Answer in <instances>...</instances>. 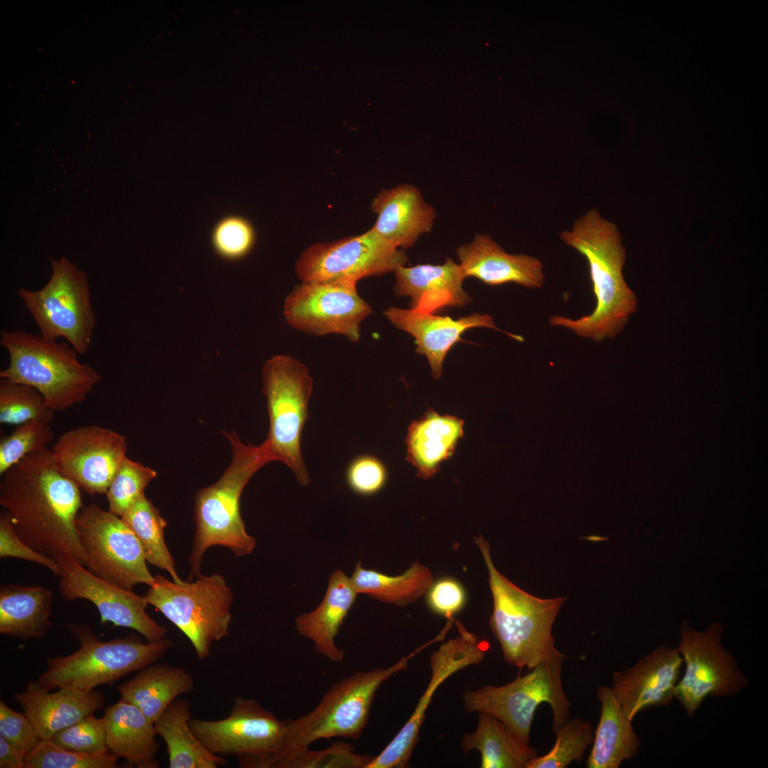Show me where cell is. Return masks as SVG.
Masks as SVG:
<instances>
[{
  "instance_id": "obj_1",
  "label": "cell",
  "mask_w": 768,
  "mask_h": 768,
  "mask_svg": "<svg viewBox=\"0 0 768 768\" xmlns=\"http://www.w3.org/2000/svg\"><path fill=\"white\" fill-rule=\"evenodd\" d=\"M1 476L0 505L20 538L55 560L70 556L85 566L75 528L80 489L57 468L51 449L26 455Z\"/></svg>"
},
{
  "instance_id": "obj_2",
  "label": "cell",
  "mask_w": 768,
  "mask_h": 768,
  "mask_svg": "<svg viewBox=\"0 0 768 768\" xmlns=\"http://www.w3.org/2000/svg\"><path fill=\"white\" fill-rule=\"evenodd\" d=\"M560 237L586 259L596 306L591 314L576 319L551 316L550 324L597 342L613 338L637 308L636 297L623 276L626 251L617 225L592 208Z\"/></svg>"
},
{
  "instance_id": "obj_3",
  "label": "cell",
  "mask_w": 768,
  "mask_h": 768,
  "mask_svg": "<svg viewBox=\"0 0 768 768\" xmlns=\"http://www.w3.org/2000/svg\"><path fill=\"white\" fill-rule=\"evenodd\" d=\"M225 435L232 447L230 464L215 483L200 489L195 496L196 530L189 579L200 575L203 555L212 546L227 548L237 557L250 555L256 546V539L247 533L240 515V496L253 474L274 460L263 442L245 444L234 432Z\"/></svg>"
},
{
  "instance_id": "obj_4",
  "label": "cell",
  "mask_w": 768,
  "mask_h": 768,
  "mask_svg": "<svg viewBox=\"0 0 768 768\" xmlns=\"http://www.w3.org/2000/svg\"><path fill=\"white\" fill-rule=\"evenodd\" d=\"M489 572L493 597L491 629L506 662L532 669L539 663L567 656L555 646L552 629L566 598L541 599L522 590L495 567L484 538H474Z\"/></svg>"
},
{
  "instance_id": "obj_5",
  "label": "cell",
  "mask_w": 768,
  "mask_h": 768,
  "mask_svg": "<svg viewBox=\"0 0 768 768\" xmlns=\"http://www.w3.org/2000/svg\"><path fill=\"white\" fill-rule=\"evenodd\" d=\"M0 344L9 357L1 379L34 388L54 412L84 401L102 380L95 368L79 361L80 354L68 342L2 329Z\"/></svg>"
},
{
  "instance_id": "obj_6",
  "label": "cell",
  "mask_w": 768,
  "mask_h": 768,
  "mask_svg": "<svg viewBox=\"0 0 768 768\" xmlns=\"http://www.w3.org/2000/svg\"><path fill=\"white\" fill-rule=\"evenodd\" d=\"M441 640L437 635L387 668H375L353 673L334 684L309 713L284 720V748L271 766L304 750L317 740L343 737L358 740L368 722L371 705L380 686L391 676L406 669L409 662L432 644Z\"/></svg>"
},
{
  "instance_id": "obj_7",
  "label": "cell",
  "mask_w": 768,
  "mask_h": 768,
  "mask_svg": "<svg viewBox=\"0 0 768 768\" xmlns=\"http://www.w3.org/2000/svg\"><path fill=\"white\" fill-rule=\"evenodd\" d=\"M65 626L80 647L69 655L46 659L47 668L36 681L48 691L58 688L91 691L155 663L171 646L166 637L151 642L133 636L102 641L86 624Z\"/></svg>"
},
{
  "instance_id": "obj_8",
  "label": "cell",
  "mask_w": 768,
  "mask_h": 768,
  "mask_svg": "<svg viewBox=\"0 0 768 768\" xmlns=\"http://www.w3.org/2000/svg\"><path fill=\"white\" fill-rule=\"evenodd\" d=\"M262 380L270 421L264 443L273 460L286 464L299 483L306 486L310 477L304 463L301 440L309 417L313 379L302 363L281 354L264 364Z\"/></svg>"
},
{
  "instance_id": "obj_9",
  "label": "cell",
  "mask_w": 768,
  "mask_h": 768,
  "mask_svg": "<svg viewBox=\"0 0 768 768\" xmlns=\"http://www.w3.org/2000/svg\"><path fill=\"white\" fill-rule=\"evenodd\" d=\"M144 597L183 632L199 659L206 658L213 643L229 634L233 597L220 574L199 575L182 584L156 575Z\"/></svg>"
},
{
  "instance_id": "obj_10",
  "label": "cell",
  "mask_w": 768,
  "mask_h": 768,
  "mask_svg": "<svg viewBox=\"0 0 768 768\" xmlns=\"http://www.w3.org/2000/svg\"><path fill=\"white\" fill-rule=\"evenodd\" d=\"M566 658L545 661L503 686L488 685L465 691L464 709L496 717L530 745L535 712L539 705L548 703L553 713L554 733L570 716L571 705L562 683V662Z\"/></svg>"
},
{
  "instance_id": "obj_11",
  "label": "cell",
  "mask_w": 768,
  "mask_h": 768,
  "mask_svg": "<svg viewBox=\"0 0 768 768\" xmlns=\"http://www.w3.org/2000/svg\"><path fill=\"white\" fill-rule=\"evenodd\" d=\"M50 267L52 274L44 287L38 290L20 287L16 294L41 335L51 340L63 338L83 355L96 324L88 277L65 257L51 260Z\"/></svg>"
},
{
  "instance_id": "obj_12",
  "label": "cell",
  "mask_w": 768,
  "mask_h": 768,
  "mask_svg": "<svg viewBox=\"0 0 768 768\" xmlns=\"http://www.w3.org/2000/svg\"><path fill=\"white\" fill-rule=\"evenodd\" d=\"M191 727L203 745L221 757L233 756L242 768H271L284 745L286 723L255 699L236 697L228 717L191 718Z\"/></svg>"
},
{
  "instance_id": "obj_13",
  "label": "cell",
  "mask_w": 768,
  "mask_h": 768,
  "mask_svg": "<svg viewBox=\"0 0 768 768\" xmlns=\"http://www.w3.org/2000/svg\"><path fill=\"white\" fill-rule=\"evenodd\" d=\"M723 632L719 622L711 623L703 631L686 621L680 626L677 649L686 669L676 686L674 697L690 718L706 698L733 696L750 686L735 657L722 644Z\"/></svg>"
},
{
  "instance_id": "obj_14",
  "label": "cell",
  "mask_w": 768,
  "mask_h": 768,
  "mask_svg": "<svg viewBox=\"0 0 768 768\" xmlns=\"http://www.w3.org/2000/svg\"><path fill=\"white\" fill-rule=\"evenodd\" d=\"M75 528L93 574L131 590L140 583L154 585L141 543L121 517L91 503L78 513Z\"/></svg>"
},
{
  "instance_id": "obj_15",
  "label": "cell",
  "mask_w": 768,
  "mask_h": 768,
  "mask_svg": "<svg viewBox=\"0 0 768 768\" xmlns=\"http://www.w3.org/2000/svg\"><path fill=\"white\" fill-rule=\"evenodd\" d=\"M356 283L343 280L302 282L284 302L283 314L294 329L313 336L336 334L356 342L360 324L372 313Z\"/></svg>"
},
{
  "instance_id": "obj_16",
  "label": "cell",
  "mask_w": 768,
  "mask_h": 768,
  "mask_svg": "<svg viewBox=\"0 0 768 768\" xmlns=\"http://www.w3.org/2000/svg\"><path fill=\"white\" fill-rule=\"evenodd\" d=\"M407 257L371 228L331 242H317L304 250L295 264L302 282L343 280L357 283L364 277L394 272Z\"/></svg>"
},
{
  "instance_id": "obj_17",
  "label": "cell",
  "mask_w": 768,
  "mask_h": 768,
  "mask_svg": "<svg viewBox=\"0 0 768 768\" xmlns=\"http://www.w3.org/2000/svg\"><path fill=\"white\" fill-rule=\"evenodd\" d=\"M458 636L441 644L431 656V678L415 708L402 728L366 768H405L419 741L426 711L438 687L449 676L466 667L481 663L489 644L454 621Z\"/></svg>"
},
{
  "instance_id": "obj_18",
  "label": "cell",
  "mask_w": 768,
  "mask_h": 768,
  "mask_svg": "<svg viewBox=\"0 0 768 768\" xmlns=\"http://www.w3.org/2000/svg\"><path fill=\"white\" fill-rule=\"evenodd\" d=\"M56 561L61 570L58 588L64 600H88L97 607L102 624L134 629L147 641L165 638L167 629L147 614L144 596L99 577L72 557L62 556Z\"/></svg>"
},
{
  "instance_id": "obj_19",
  "label": "cell",
  "mask_w": 768,
  "mask_h": 768,
  "mask_svg": "<svg viewBox=\"0 0 768 768\" xmlns=\"http://www.w3.org/2000/svg\"><path fill=\"white\" fill-rule=\"evenodd\" d=\"M127 443L119 433L97 425L65 432L51 449L60 471L90 495L106 494L127 457Z\"/></svg>"
},
{
  "instance_id": "obj_20",
  "label": "cell",
  "mask_w": 768,
  "mask_h": 768,
  "mask_svg": "<svg viewBox=\"0 0 768 768\" xmlns=\"http://www.w3.org/2000/svg\"><path fill=\"white\" fill-rule=\"evenodd\" d=\"M683 663L677 648L661 645L631 667L613 672L611 688L630 721L648 708L671 705Z\"/></svg>"
},
{
  "instance_id": "obj_21",
  "label": "cell",
  "mask_w": 768,
  "mask_h": 768,
  "mask_svg": "<svg viewBox=\"0 0 768 768\" xmlns=\"http://www.w3.org/2000/svg\"><path fill=\"white\" fill-rule=\"evenodd\" d=\"M385 317L397 329L412 335L415 339L416 352L427 357L434 379L442 373L444 358L449 350L462 341V334L476 327L497 328L489 314L474 313L457 319L439 316L414 309L390 306L384 311Z\"/></svg>"
},
{
  "instance_id": "obj_22",
  "label": "cell",
  "mask_w": 768,
  "mask_h": 768,
  "mask_svg": "<svg viewBox=\"0 0 768 768\" xmlns=\"http://www.w3.org/2000/svg\"><path fill=\"white\" fill-rule=\"evenodd\" d=\"M466 277L476 278L488 285L515 283L527 288H540L545 281L543 265L537 257L507 253L489 235L476 234L469 243L457 250Z\"/></svg>"
},
{
  "instance_id": "obj_23",
  "label": "cell",
  "mask_w": 768,
  "mask_h": 768,
  "mask_svg": "<svg viewBox=\"0 0 768 768\" xmlns=\"http://www.w3.org/2000/svg\"><path fill=\"white\" fill-rule=\"evenodd\" d=\"M14 699L31 722L40 740H51L61 730L100 710L105 695L95 690L80 692L58 688L51 692L30 681L24 690L14 695Z\"/></svg>"
},
{
  "instance_id": "obj_24",
  "label": "cell",
  "mask_w": 768,
  "mask_h": 768,
  "mask_svg": "<svg viewBox=\"0 0 768 768\" xmlns=\"http://www.w3.org/2000/svg\"><path fill=\"white\" fill-rule=\"evenodd\" d=\"M371 208L377 215L371 229L401 250L410 247L421 235L430 232L436 217L433 207L410 184L380 191L372 201Z\"/></svg>"
},
{
  "instance_id": "obj_25",
  "label": "cell",
  "mask_w": 768,
  "mask_h": 768,
  "mask_svg": "<svg viewBox=\"0 0 768 768\" xmlns=\"http://www.w3.org/2000/svg\"><path fill=\"white\" fill-rule=\"evenodd\" d=\"M397 296L410 298V308L433 313L444 307L463 306L470 297L463 288L466 278L459 264L447 259L443 265L399 267L395 272Z\"/></svg>"
},
{
  "instance_id": "obj_26",
  "label": "cell",
  "mask_w": 768,
  "mask_h": 768,
  "mask_svg": "<svg viewBox=\"0 0 768 768\" xmlns=\"http://www.w3.org/2000/svg\"><path fill=\"white\" fill-rule=\"evenodd\" d=\"M357 594L351 578L341 570H336L329 576L325 596L319 605L295 619L299 634L311 640L315 650L333 663L343 661L344 651L336 646L335 639Z\"/></svg>"
},
{
  "instance_id": "obj_27",
  "label": "cell",
  "mask_w": 768,
  "mask_h": 768,
  "mask_svg": "<svg viewBox=\"0 0 768 768\" xmlns=\"http://www.w3.org/2000/svg\"><path fill=\"white\" fill-rule=\"evenodd\" d=\"M463 436V420L428 409L408 427L406 459L415 467L418 477L430 479L439 471L440 464L454 454Z\"/></svg>"
},
{
  "instance_id": "obj_28",
  "label": "cell",
  "mask_w": 768,
  "mask_h": 768,
  "mask_svg": "<svg viewBox=\"0 0 768 768\" xmlns=\"http://www.w3.org/2000/svg\"><path fill=\"white\" fill-rule=\"evenodd\" d=\"M109 750L138 768H157L159 745L154 722L136 705L120 700L107 707L103 716Z\"/></svg>"
},
{
  "instance_id": "obj_29",
  "label": "cell",
  "mask_w": 768,
  "mask_h": 768,
  "mask_svg": "<svg viewBox=\"0 0 768 768\" xmlns=\"http://www.w3.org/2000/svg\"><path fill=\"white\" fill-rule=\"evenodd\" d=\"M597 697L601 705L600 716L586 766L619 768L623 762L637 755L641 741L612 688L599 686Z\"/></svg>"
},
{
  "instance_id": "obj_30",
  "label": "cell",
  "mask_w": 768,
  "mask_h": 768,
  "mask_svg": "<svg viewBox=\"0 0 768 768\" xmlns=\"http://www.w3.org/2000/svg\"><path fill=\"white\" fill-rule=\"evenodd\" d=\"M53 592L41 585L0 588V634L20 639L43 638L53 625Z\"/></svg>"
},
{
  "instance_id": "obj_31",
  "label": "cell",
  "mask_w": 768,
  "mask_h": 768,
  "mask_svg": "<svg viewBox=\"0 0 768 768\" xmlns=\"http://www.w3.org/2000/svg\"><path fill=\"white\" fill-rule=\"evenodd\" d=\"M193 687V678L186 670L153 663L121 684L118 691L120 700L136 705L154 723L174 700L191 692Z\"/></svg>"
},
{
  "instance_id": "obj_32",
  "label": "cell",
  "mask_w": 768,
  "mask_h": 768,
  "mask_svg": "<svg viewBox=\"0 0 768 768\" xmlns=\"http://www.w3.org/2000/svg\"><path fill=\"white\" fill-rule=\"evenodd\" d=\"M191 703L174 700L154 722L156 735L166 745L170 768H217L226 764L224 757L213 754L193 732Z\"/></svg>"
},
{
  "instance_id": "obj_33",
  "label": "cell",
  "mask_w": 768,
  "mask_h": 768,
  "mask_svg": "<svg viewBox=\"0 0 768 768\" xmlns=\"http://www.w3.org/2000/svg\"><path fill=\"white\" fill-rule=\"evenodd\" d=\"M477 713L475 730L463 736L461 745L465 753L479 752L481 768H526L538 755L535 748L524 743L500 720L486 713Z\"/></svg>"
},
{
  "instance_id": "obj_34",
  "label": "cell",
  "mask_w": 768,
  "mask_h": 768,
  "mask_svg": "<svg viewBox=\"0 0 768 768\" xmlns=\"http://www.w3.org/2000/svg\"><path fill=\"white\" fill-rule=\"evenodd\" d=\"M358 594L378 601L405 606L425 594L434 579L428 567L417 560L402 574L390 576L366 569L358 562L350 577Z\"/></svg>"
},
{
  "instance_id": "obj_35",
  "label": "cell",
  "mask_w": 768,
  "mask_h": 768,
  "mask_svg": "<svg viewBox=\"0 0 768 768\" xmlns=\"http://www.w3.org/2000/svg\"><path fill=\"white\" fill-rule=\"evenodd\" d=\"M121 518L140 542L146 562L169 572L175 582L183 583L176 571L174 560L165 543L166 521L145 494Z\"/></svg>"
},
{
  "instance_id": "obj_36",
  "label": "cell",
  "mask_w": 768,
  "mask_h": 768,
  "mask_svg": "<svg viewBox=\"0 0 768 768\" xmlns=\"http://www.w3.org/2000/svg\"><path fill=\"white\" fill-rule=\"evenodd\" d=\"M54 412L34 388L6 379L0 380V422L19 425L28 422L49 424Z\"/></svg>"
},
{
  "instance_id": "obj_37",
  "label": "cell",
  "mask_w": 768,
  "mask_h": 768,
  "mask_svg": "<svg viewBox=\"0 0 768 768\" xmlns=\"http://www.w3.org/2000/svg\"><path fill=\"white\" fill-rule=\"evenodd\" d=\"M591 724L579 718H569L555 732V742L543 756H535L526 768H566L580 761L594 740Z\"/></svg>"
},
{
  "instance_id": "obj_38",
  "label": "cell",
  "mask_w": 768,
  "mask_h": 768,
  "mask_svg": "<svg viewBox=\"0 0 768 768\" xmlns=\"http://www.w3.org/2000/svg\"><path fill=\"white\" fill-rule=\"evenodd\" d=\"M156 476L151 467L126 457L106 492L108 510L121 517L145 494L146 487Z\"/></svg>"
},
{
  "instance_id": "obj_39",
  "label": "cell",
  "mask_w": 768,
  "mask_h": 768,
  "mask_svg": "<svg viewBox=\"0 0 768 768\" xmlns=\"http://www.w3.org/2000/svg\"><path fill=\"white\" fill-rule=\"evenodd\" d=\"M213 252L230 262L240 260L252 250L256 233L252 223L240 215H228L213 225L210 235Z\"/></svg>"
},
{
  "instance_id": "obj_40",
  "label": "cell",
  "mask_w": 768,
  "mask_h": 768,
  "mask_svg": "<svg viewBox=\"0 0 768 768\" xmlns=\"http://www.w3.org/2000/svg\"><path fill=\"white\" fill-rule=\"evenodd\" d=\"M112 753L90 754L64 749L51 740H41L26 757L24 768H115Z\"/></svg>"
},
{
  "instance_id": "obj_41",
  "label": "cell",
  "mask_w": 768,
  "mask_h": 768,
  "mask_svg": "<svg viewBox=\"0 0 768 768\" xmlns=\"http://www.w3.org/2000/svg\"><path fill=\"white\" fill-rule=\"evenodd\" d=\"M355 750L351 744L337 741L324 750L307 748L293 754L279 761L275 768H365L373 756Z\"/></svg>"
},
{
  "instance_id": "obj_42",
  "label": "cell",
  "mask_w": 768,
  "mask_h": 768,
  "mask_svg": "<svg viewBox=\"0 0 768 768\" xmlns=\"http://www.w3.org/2000/svg\"><path fill=\"white\" fill-rule=\"evenodd\" d=\"M53 437L49 424L28 422L17 425L0 442V474L17 464L26 455L47 447Z\"/></svg>"
},
{
  "instance_id": "obj_43",
  "label": "cell",
  "mask_w": 768,
  "mask_h": 768,
  "mask_svg": "<svg viewBox=\"0 0 768 768\" xmlns=\"http://www.w3.org/2000/svg\"><path fill=\"white\" fill-rule=\"evenodd\" d=\"M88 715L57 733L51 740L74 752L99 754L108 752L105 720Z\"/></svg>"
},
{
  "instance_id": "obj_44",
  "label": "cell",
  "mask_w": 768,
  "mask_h": 768,
  "mask_svg": "<svg viewBox=\"0 0 768 768\" xmlns=\"http://www.w3.org/2000/svg\"><path fill=\"white\" fill-rule=\"evenodd\" d=\"M384 463L371 454L355 457L346 470V481L349 489L360 496H372L380 491L388 481Z\"/></svg>"
},
{
  "instance_id": "obj_45",
  "label": "cell",
  "mask_w": 768,
  "mask_h": 768,
  "mask_svg": "<svg viewBox=\"0 0 768 768\" xmlns=\"http://www.w3.org/2000/svg\"><path fill=\"white\" fill-rule=\"evenodd\" d=\"M0 557L15 558L39 564L58 577L61 572L55 559L34 550L20 538L4 511L0 516Z\"/></svg>"
},
{
  "instance_id": "obj_46",
  "label": "cell",
  "mask_w": 768,
  "mask_h": 768,
  "mask_svg": "<svg viewBox=\"0 0 768 768\" xmlns=\"http://www.w3.org/2000/svg\"><path fill=\"white\" fill-rule=\"evenodd\" d=\"M425 594L428 608L447 619L460 612L467 600L464 585L456 578L449 576L434 580Z\"/></svg>"
},
{
  "instance_id": "obj_47",
  "label": "cell",
  "mask_w": 768,
  "mask_h": 768,
  "mask_svg": "<svg viewBox=\"0 0 768 768\" xmlns=\"http://www.w3.org/2000/svg\"><path fill=\"white\" fill-rule=\"evenodd\" d=\"M0 736L28 755L38 745L40 738L25 713L12 710L0 700Z\"/></svg>"
},
{
  "instance_id": "obj_48",
  "label": "cell",
  "mask_w": 768,
  "mask_h": 768,
  "mask_svg": "<svg viewBox=\"0 0 768 768\" xmlns=\"http://www.w3.org/2000/svg\"><path fill=\"white\" fill-rule=\"evenodd\" d=\"M26 755L0 736V768H24Z\"/></svg>"
}]
</instances>
